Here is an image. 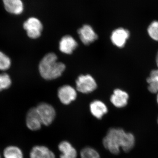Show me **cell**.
<instances>
[{"label": "cell", "instance_id": "cell-1", "mask_svg": "<svg viewBox=\"0 0 158 158\" xmlns=\"http://www.w3.org/2000/svg\"><path fill=\"white\" fill-rule=\"evenodd\" d=\"M135 137L132 133L119 127L110 128L102 141L105 149L114 155H118L121 150L129 152L135 147Z\"/></svg>", "mask_w": 158, "mask_h": 158}, {"label": "cell", "instance_id": "cell-2", "mask_svg": "<svg viewBox=\"0 0 158 158\" xmlns=\"http://www.w3.org/2000/svg\"><path fill=\"white\" fill-rule=\"evenodd\" d=\"M56 55L49 53L45 55L40 62V73L44 79L54 80L59 77L65 70V65L62 62L57 61Z\"/></svg>", "mask_w": 158, "mask_h": 158}, {"label": "cell", "instance_id": "cell-3", "mask_svg": "<svg viewBox=\"0 0 158 158\" xmlns=\"http://www.w3.org/2000/svg\"><path fill=\"white\" fill-rule=\"evenodd\" d=\"M43 125L48 127L53 123L56 117V112L52 105L46 102H41L36 107Z\"/></svg>", "mask_w": 158, "mask_h": 158}, {"label": "cell", "instance_id": "cell-4", "mask_svg": "<svg viewBox=\"0 0 158 158\" xmlns=\"http://www.w3.org/2000/svg\"><path fill=\"white\" fill-rule=\"evenodd\" d=\"M23 27L27 36L32 39L39 38L43 28L42 23L35 17L29 18L24 23Z\"/></svg>", "mask_w": 158, "mask_h": 158}, {"label": "cell", "instance_id": "cell-5", "mask_svg": "<svg viewBox=\"0 0 158 158\" xmlns=\"http://www.w3.org/2000/svg\"><path fill=\"white\" fill-rule=\"evenodd\" d=\"M76 83L77 90L82 93H91L97 88L95 80L90 75L80 76Z\"/></svg>", "mask_w": 158, "mask_h": 158}, {"label": "cell", "instance_id": "cell-6", "mask_svg": "<svg viewBox=\"0 0 158 158\" xmlns=\"http://www.w3.org/2000/svg\"><path fill=\"white\" fill-rule=\"evenodd\" d=\"M26 124L28 129L37 131L41 129L43 125L36 107L31 108L27 113Z\"/></svg>", "mask_w": 158, "mask_h": 158}, {"label": "cell", "instance_id": "cell-7", "mask_svg": "<svg viewBox=\"0 0 158 158\" xmlns=\"http://www.w3.org/2000/svg\"><path fill=\"white\" fill-rule=\"evenodd\" d=\"M58 96L60 101L63 105L70 104L77 98L76 91L69 85H64L59 88Z\"/></svg>", "mask_w": 158, "mask_h": 158}, {"label": "cell", "instance_id": "cell-8", "mask_svg": "<svg viewBox=\"0 0 158 158\" xmlns=\"http://www.w3.org/2000/svg\"><path fill=\"white\" fill-rule=\"evenodd\" d=\"M130 35V32L127 30L123 28H118L112 32L111 40L114 45L122 48L125 45Z\"/></svg>", "mask_w": 158, "mask_h": 158}, {"label": "cell", "instance_id": "cell-9", "mask_svg": "<svg viewBox=\"0 0 158 158\" xmlns=\"http://www.w3.org/2000/svg\"><path fill=\"white\" fill-rule=\"evenodd\" d=\"M58 148L59 152V158H77L78 153L75 147L70 141L63 140L58 144Z\"/></svg>", "mask_w": 158, "mask_h": 158}, {"label": "cell", "instance_id": "cell-10", "mask_svg": "<svg viewBox=\"0 0 158 158\" xmlns=\"http://www.w3.org/2000/svg\"><path fill=\"white\" fill-rule=\"evenodd\" d=\"M80 39L84 44L88 45L98 39V36L89 25H85L78 30Z\"/></svg>", "mask_w": 158, "mask_h": 158}, {"label": "cell", "instance_id": "cell-11", "mask_svg": "<svg viewBox=\"0 0 158 158\" xmlns=\"http://www.w3.org/2000/svg\"><path fill=\"white\" fill-rule=\"evenodd\" d=\"M89 109L91 115L98 120H101L108 113L106 105L103 102L98 100L91 102Z\"/></svg>", "mask_w": 158, "mask_h": 158}, {"label": "cell", "instance_id": "cell-12", "mask_svg": "<svg viewBox=\"0 0 158 158\" xmlns=\"http://www.w3.org/2000/svg\"><path fill=\"white\" fill-rule=\"evenodd\" d=\"M128 94L126 91L119 89H115L110 97V101L115 107L121 109L127 106Z\"/></svg>", "mask_w": 158, "mask_h": 158}, {"label": "cell", "instance_id": "cell-13", "mask_svg": "<svg viewBox=\"0 0 158 158\" xmlns=\"http://www.w3.org/2000/svg\"><path fill=\"white\" fill-rule=\"evenodd\" d=\"M30 158H56V154L49 148L44 145H36L30 152Z\"/></svg>", "mask_w": 158, "mask_h": 158}, {"label": "cell", "instance_id": "cell-14", "mask_svg": "<svg viewBox=\"0 0 158 158\" xmlns=\"http://www.w3.org/2000/svg\"><path fill=\"white\" fill-rule=\"evenodd\" d=\"M77 46V43L73 37L70 35H65L61 38L59 42V50L62 53L70 55Z\"/></svg>", "mask_w": 158, "mask_h": 158}, {"label": "cell", "instance_id": "cell-15", "mask_svg": "<svg viewBox=\"0 0 158 158\" xmlns=\"http://www.w3.org/2000/svg\"><path fill=\"white\" fill-rule=\"evenodd\" d=\"M6 11L11 14L20 15L24 10L23 4L21 0H2Z\"/></svg>", "mask_w": 158, "mask_h": 158}, {"label": "cell", "instance_id": "cell-16", "mask_svg": "<svg viewBox=\"0 0 158 158\" xmlns=\"http://www.w3.org/2000/svg\"><path fill=\"white\" fill-rule=\"evenodd\" d=\"M148 83V90L152 93H158V69L152 71L146 80Z\"/></svg>", "mask_w": 158, "mask_h": 158}, {"label": "cell", "instance_id": "cell-17", "mask_svg": "<svg viewBox=\"0 0 158 158\" xmlns=\"http://www.w3.org/2000/svg\"><path fill=\"white\" fill-rule=\"evenodd\" d=\"M5 158H24L23 153L19 147L10 145L4 149L3 152Z\"/></svg>", "mask_w": 158, "mask_h": 158}, {"label": "cell", "instance_id": "cell-18", "mask_svg": "<svg viewBox=\"0 0 158 158\" xmlns=\"http://www.w3.org/2000/svg\"><path fill=\"white\" fill-rule=\"evenodd\" d=\"M79 155L81 158H101L99 152L94 148L89 146L82 148Z\"/></svg>", "mask_w": 158, "mask_h": 158}, {"label": "cell", "instance_id": "cell-19", "mask_svg": "<svg viewBox=\"0 0 158 158\" xmlns=\"http://www.w3.org/2000/svg\"><path fill=\"white\" fill-rule=\"evenodd\" d=\"M11 80L9 74L6 73L0 74V92L10 88Z\"/></svg>", "mask_w": 158, "mask_h": 158}, {"label": "cell", "instance_id": "cell-20", "mask_svg": "<svg viewBox=\"0 0 158 158\" xmlns=\"http://www.w3.org/2000/svg\"><path fill=\"white\" fill-rule=\"evenodd\" d=\"M11 65V59L3 52L0 51V70H7Z\"/></svg>", "mask_w": 158, "mask_h": 158}, {"label": "cell", "instance_id": "cell-21", "mask_svg": "<svg viewBox=\"0 0 158 158\" xmlns=\"http://www.w3.org/2000/svg\"><path fill=\"white\" fill-rule=\"evenodd\" d=\"M148 33L152 39L158 41V21H155L150 24L148 28Z\"/></svg>", "mask_w": 158, "mask_h": 158}, {"label": "cell", "instance_id": "cell-22", "mask_svg": "<svg viewBox=\"0 0 158 158\" xmlns=\"http://www.w3.org/2000/svg\"><path fill=\"white\" fill-rule=\"evenodd\" d=\"M156 63L158 68V52L157 53L156 57Z\"/></svg>", "mask_w": 158, "mask_h": 158}, {"label": "cell", "instance_id": "cell-23", "mask_svg": "<svg viewBox=\"0 0 158 158\" xmlns=\"http://www.w3.org/2000/svg\"><path fill=\"white\" fill-rule=\"evenodd\" d=\"M157 103L158 104V93L157 94Z\"/></svg>", "mask_w": 158, "mask_h": 158}, {"label": "cell", "instance_id": "cell-24", "mask_svg": "<svg viewBox=\"0 0 158 158\" xmlns=\"http://www.w3.org/2000/svg\"><path fill=\"white\" fill-rule=\"evenodd\" d=\"M157 123H158V119H157Z\"/></svg>", "mask_w": 158, "mask_h": 158}, {"label": "cell", "instance_id": "cell-25", "mask_svg": "<svg viewBox=\"0 0 158 158\" xmlns=\"http://www.w3.org/2000/svg\"><path fill=\"white\" fill-rule=\"evenodd\" d=\"M0 158H1V156H0Z\"/></svg>", "mask_w": 158, "mask_h": 158}]
</instances>
